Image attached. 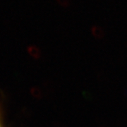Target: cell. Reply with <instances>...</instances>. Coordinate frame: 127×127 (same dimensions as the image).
I'll return each instance as SVG.
<instances>
[{
    "instance_id": "obj_3",
    "label": "cell",
    "mask_w": 127,
    "mask_h": 127,
    "mask_svg": "<svg viewBox=\"0 0 127 127\" xmlns=\"http://www.w3.org/2000/svg\"><path fill=\"white\" fill-rule=\"evenodd\" d=\"M3 112H2V108L0 104V127H5L4 124V119H3Z\"/></svg>"
},
{
    "instance_id": "obj_4",
    "label": "cell",
    "mask_w": 127,
    "mask_h": 127,
    "mask_svg": "<svg viewBox=\"0 0 127 127\" xmlns=\"http://www.w3.org/2000/svg\"><path fill=\"white\" fill-rule=\"evenodd\" d=\"M32 52L35 55H37V54H38V51H37V49H35V48H33L32 49Z\"/></svg>"
},
{
    "instance_id": "obj_2",
    "label": "cell",
    "mask_w": 127,
    "mask_h": 127,
    "mask_svg": "<svg viewBox=\"0 0 127 127\" xmlns=\"http://www.w3.org/2000/svg\"><path fill=\"white\" fill-rule=\"evenodd\" d=\"M57 3L63 7H68L70 4V0H57Z\"/></svg>"
},
{
    "instance_id": "obj_1",
    "label": "cell",
    "mask_w": 127,
    "mask_h": 127,
    "mask_svg": "<svg viewBox=\"0 0 127 127\" xmlns=\"http://www.w3.org/2000/svg\"><path fill=\"white\" fill-rule=\"evenodd\" d=\"M91 32H92V35L97 39H102L104 36V32L103 29L97 26H92Z\"/></svg>"
}]
</instances>
